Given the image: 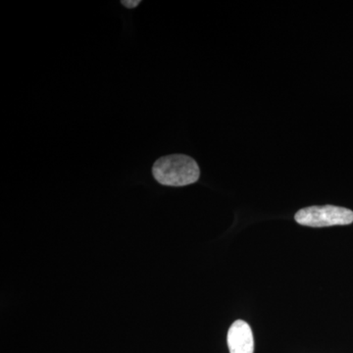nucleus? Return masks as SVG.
<instances>
[{"label":"nucleus","mask_w":353,"mask_h":353,"mask_svg":"<svg viewBox=\"0 0 353 353\" xmlns=\"http://www.w3.org/2000/svg\"><path fill=\"white\" fill-rule=\"evenodd\" d=\"M152 175L158 183L169 187H183L199 181L201 169L196 160L185 154L167 155L157 159Z\"/></svg>","instance_id":"1"},{"label":"nucleus","mask_w":353,"mask_h":353,"mask_svg":"<svg viewBox=\"0 0 353 353\" xmlns=\"http://www.w3.org/2000/svg\"><path fill=\"white\" fill-rule=\"evenodd\" d=\"M299 225L312 228L345 226L353 223V211L339 206H310L294 216Z\"/></svg>","instance_id":"2"},{"label":"nucleus","mask_w":353,"mask_h":353,"mask_svg":"<svg viewBox=\"0 0 353 353\" xmlns=\"http://www.w3.org/2000/svg\"><path fill=\"white\" fill-rule=\"evenodd\" d=\"M228 347L230 353H253L254 340L252 328L248 323L238 320L228 332Z\"/></svg>","instance_id":"3"},{"label":"nucleus","mask_w":353,"mask_h":353,"mask_svg":"<svg viewBox=\"0 0 353 353\" xmlns=\"http://www.w3.org/2000/svg\"><path fill=\"white\" fill-rule=\"evenodd\" d=\"M121 3L123 4L125 7H127V8H134V7H137L139 6V3H141V1H126V0H124V1L121 2Z\"/></svg>","instance_id":"4"}]
</instances>
